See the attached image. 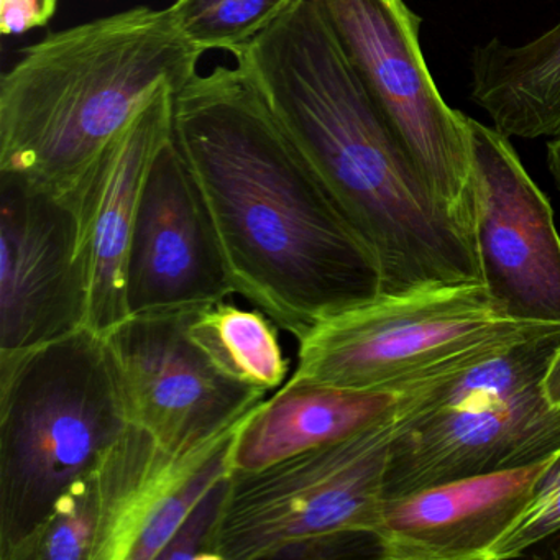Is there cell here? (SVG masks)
Returning <instances> with one entry per match:
<instances>
[{
	"label": "cell",
	"instance_id": "cell-24",
	"mask_svg": "<svg viewBox=\"0 0 560 560\" xmlns=\"http://www.w3.org/2000/svg\"><path fill=\"white\" fill-rule=\"evenodd\" d=\"M542 392L552 408H560V347L547 366L542 378Z\"/></svg>",
	"mask_w": 560,
	"mask_h": 560
},
{
	"label": "cell",
	"instance_id": "cell-20",
	"mask_svg": "<svg viewBox=\"0 0 560 560\" xmlns=\"http://www.w3.org/2000/svg\"><path fill=\"white\" fill-rule=\"evenodd\" d=\"M103 506L96 470L78 478L51 508L21 560H94Z\"/></svg>",
	"mask_w": 560,
	"mask_h": 560
},
{
	"label": "cell",
	"instance_id": "cell-25",
	"mask_svg": "<svg viewBox=\"0 0 560 560\" xmlns=\"http://www.w3.org/2000/svg\"><path fill=\"white\" fill-rule=\"evenodd\" d=\"M546 160L547 168H549L557 189L560 191V136L552 137V140L547 142Z\"/></svg>",
	"mask_w": 560,
	"mask_h": 560
},
{
	"label": "cell",
	"instance_id": "cell-19",
	"mask_svg": "<svg viewBox=\"0 0 560 560\" xmlns=\"http://www.w3.org/2000/svg\"><path fill=\"white\" fill-rule=\"evenodd\" d=\"M294 0H175L168 8L179 34L201 51L241 50L270 28Z\"/></svg>",
	"mask_w": 560,
	"mask_h": 560
},
{
	"label": "cell",
	"instance_id": "cell-11",
	"mask_svg": "<svg viewBox=\"0 0 560 560\" xmlns=\"http://www.w3.org/2000/svg\"><path fill=\"white\" fill-rule=\"evenodd\" d=\"M88 284L73 209L0 175V355L84 329Z\"/></svg>",
	"mask_w": 560,
	"mask_h": 560
},
{
	"label": "cell",
	"instance_id": "cell-3",
	"mask_svg": "<svg viewBox=\"0 0 560 560\" xmlns=\"http://www.w3.org/2000/svg\"><path fill=\"white\" fill-rule=\"evenodd\" d=\"M205 51L147 5L54 32L0 80V175L70 201L160 88L182 91Z\"/></svg>",
	"mask_w": 560,
	"mask_h": 560
},
{
	"label": "cell",
	"instance_id": "cell-8",
	"mask_svg": "<svg viewBox=\"0 0 560 560\" xmlns=\"http://www.w3.org/2000/svg\"><path fill=\"white\" fill-rule=\"evenodd\" d=\"M363 86L399 145L475 244L467 117L439 93L405 0H319ZM477 248V245H475Z\"/></svg>",
	"mask_w": 560,
	"mask_h": 560
},
{
	"label": "cell",
	"instance_id": "cell-21",
	"mask_svg": "<svg viewBox=\"0 0 560 560\" xmlns=\"http://www.w3.org/2000/svg\"><path fill=\"white\" fill-rule=\"evenodd\" d=\"M560 534V452L540 477L516 520L491 547L487 560L513 559Z\"/></svg>",
	"mask_w": 560,
	"mask_h": 560
},
{
	"label": "cell",
	"instance_id": "cell-22",
	"mask_svg": "<svg viewBox=\"0 0 560 560\" xmlns=\"http://www.w3.org/2000/svg\"><path fill=\"white\" fill-rule=\"evenodd\" d=\"M232 474L212 485L211 490L189 511L159 560H221L219 530L231 490Z\"/></svg>",
	"mask_w": 560,
	"mask_h": 560
},
{
	"label": "cell",
	"instance_id": "cell-1",
	"mask_svg": "<svg viewBox=\"0 0 560 560\" xmlns=\"http://www.w3.org/2000/svg\"><path fill=\"white\" fill-rule=\"evenodd\" d=\"M175 140L208 206L235 293L300 340L382 294V273L238 65L192 78Z\"/></svg>",
	"mask_w": 560,
	"mask_h": 560
},
{
	"label": "cell",
	"instance_id": "cell-7",
	"mask_svg": "<svg viewBox=\"0 0 560 560\" xmlns=\"http://www.w3.org/2000/svg\"><path fill=\"white\" fill-rule=\"evenodd\" d=\"M398 409L363 431L260 470L232 471L219 559H273L293 544L378 533Z\"/></svg>",
	"mask_w": 560,
	"mask_h": 560
},
{
	"label": "cell",
	"instance_id": "cell-17",
	"mask_svg": "<svg viewBox=\"0 0 560 560\" xmlns=\"http://www.w3.org/2000/svg\"><path fill=\"white\" fill-rule=\"evenodd\" d=\"M470 101L493 129L533 140L560 136V19L517 47L491 38L471 50Z\"/></svg>",
	"mask_w": 560,
	"mask_h": 560
},
{
	"label": "cell",
	"instance_id": "cell-23",
	"mask_svg": "<svg viewBox=\"0 0 560 560\" xmlns=\"http://www.w3.org/2000/svg\"><path fill=\"white\" fill-rule=\"evenodd\" d=\"M58 0H2L0 31L4 35H22L45 27L57 14Z\"/></svg>",
	"mask_w": 560,
	"mask_h": 560
},
{
	"label": "cell",
	"instance_id": "cell-9",
	"mask_svg": "<svg viewBox=\"0 0 560 560\" xmlns=\"http://www.w3.org/2000/svg\"><path fill=\"white\" fill-rule=\"evenodd\" d=\"M191 311L129 316L103 336L127 421L173 452L224 434L267 396L212 365L189 337Z\"/></svg>",
	"mask_w": 560,
	"mask_h": 560
},
{
	"label": "cell",
	"instance_id": "cell-15",
	"mask_svg": "<svg viewBox=\"0 0 560 560\" xmlns=\"http://www.w3.org/2000/svg\"><path fill=\"white\" fill-rule=\"evenodd\" d=\"M553 457L385 500L376 533L382 559L487 560Z\"/></svg>",
	"mask_w": 560,
	"mask_h": 560
},
{
	"label": "cell",
	"instance_id": "cell-13",
	"mask_svg": "<svg viewBox=\"0 0 560 560\" xmlns=\"http://www.w3.org/2000/svg\"><path fill=\"white\" fill-rule=\"evenodd\" d=\"M244 419L185 452L129 424L96 468L103 520L94 560H159L189 511L234 471L232 441Z\"/></svg>",
	"mask_w": 560,
	"mask_h": 560
},
{
	"label": "cell",
	"instance_id": "cell-16",
	"mask_svg": "<svg viewBox=\"0 0 560 560\" xmlns=\"http://www.w3.org/2000/svg\"><path fill=\"white\" fill-rule=\"evenodd\" d=\"M401 395V389L363 392L288 378L235 432L232 470H260L343 441L395 412Z\"/></svg>",
	"mask_w": 560,
	"mask_h": 560
},
{
	"label": "cell",
	"instance_id": "cell-14",
	"mask_svg": "<svg viewBox=\"0 0 560 560\" xmlns=\"http://www.w3.org/2000/svg\"><path fill=\"white\" fill-rule=\"evenodd\" d=\"M178 91L165 84L104 150L73 209L88 284V329L109 332L129 317L127 255L140 199L162 150L175 139Z\"/></svg>",
	"mask_w": 560,
	"mask_h": 560
},
{
	"label": "cell",
	"instance_id": "cell-18",
	"mask_svg": "<svg viewBox=\"0 0 560 560\" xmlns=\"http://www.w3.org/2000/svg\"><path fill=\"white\" fill-rule=\"evenodd\" d=\"M278 329L264 311L242 310L225 300L196 307L188 319L192 342L222 375L265 393L283 386L290 372Z\"/></svg>",
	"mask_w": 560,
	"mask_h": 560
},
{
	"label": "cell",
	"instance_id": "cell-10",
	"mask_svg": "<svg viewBox=\"0 0 560 560\" xmlns=\"http://www.w3.org/2000/svg\"><path fill=\"white\" fill-rule=\"evenodd\" d=\"M475 188V245L498 316L560 324V235L549 199L510 137L467 117Z\"/></svg>",
	"mask_w": 560,
	"mask_h": 560
},
{
	"label": "cell",
	"instance_id": "cell-12",
	"mask_svg": "<svg viewBox=\"0 0 560 560\" xmlns=\"http://www.w3.org/2000/svg\"><path fill=\"white\" fill-rule=\"evenodd\" d=\"M235 293L201 191L173 139L147 179L127 255L129 316L196 310Z\"/></svg>",
	"mask_w": 560,
	"mask_h": 560
},
{
	"label": "cell",
	"instance_id": "cell-2",
	"mask_svg": "<svg viewBox=\"0 0 560 560\" xmlns=\"http://www.w3.org/2000/svg\"><path fill=\"white\" fill-rule=\"evenodd\" d=\"M232 55L375 255L382 294L481 283L474 241L399 145L319 0H294Z\"/></svg>",
	"mask_w": 560,
	"mask_h": 560
},
{
	"label": "cell",
	"instance_id": "cell-4",
	"mask_svg": "<svg viewBox=\"0 0 560 560\" xmlns=\"http://www.w3.org/2000/svg\"><path fill=\"white\" fill-rule=\"evenodd\" d=\"M559 347L560 324H544L402 385L385 500L559 454L560 408L542 392Z\"/></svg>",
	"mask_w": 560,
	"mask_h": 560
},
{
	"label": "cell",
	"instance_id": "cell-5",
	"mask_svg": "<svg viewBox=\"0 0 560 560\" xmlns=\"http://www.w3.org/2000/svg\"><path fill=\"white\" fill-rule=\"evenodd\" d=\"M127 428L101 334L0 355V559L21 560L55 501Z\"/></svg>",
	"mask_w": 560,
	"mask_h": 560
},
{
	"label": "cell",
	"instance_id": "cell-6",
	"mask_svg": "<svg viewBox=\"0 0 560 560\" xmlns=\"http://www.w3.org/2000/svg\"><path fill=\"white\" fill-rule=\"evenodd\" d=\"M544 324L498 316L483 284L380 294L319 320L298 340L291 378L337 388L389 389Z\"/></svg>",
	"mask_w": 560,
	"mask_h": 560
}]
</instances>
